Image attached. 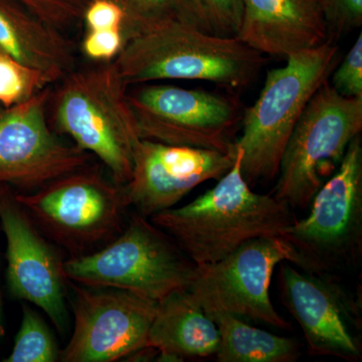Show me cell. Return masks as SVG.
<instances>
[{
    "mask_svg": "<svg viewBox=\"0 0 362 362\" xmlns=\"http://www.w3.org/2000/svg\"><path fill=\"white\" fill-rule=\"evenodd\" d=\"M51 88L47 116L52 129L97 157L112 180L127 185L138 134L128 89L111 62L76 66Z\"/></svg>",
    "mask_w": 362,
    "mask_h": 362,
    "instance_id": "6da1fadb",
    "label": "cell"
},
{
    "mask_svg": "<svg viewBox=\"0 0 362 362\" xmlns=\"http://www.w3.org/2000/svg\"><path fill=\"white\" fill-rule=\"evenodd\" d=\"M235 152L233 168L213 188L149 218L197 266L225 258L247 240L278 235L294 221L284 202L252 190L240 171V152Z\"/></svg>",
    "mask_w": 362,
    "mask_h": 362,
    "instance_id": "7a4b0ae2",
    "label": "cell"
},
{
    "mask_svg": "<svg viewBox=\"0 0 362 362\" xmlns=\"http://www.w3.org/2000/svg\"><path fill=\"white\" fill-rule=\"evenodd\" d=\"M114 63L128 86L197 80L243 89L266 61L237 37L209 35L173 16L126 40Z\"/></svg>",
    "mask_w": 362,
    "mask_h": 362,
    "instance_id": "3957f363",
    "label": "cell"
},
{
    "mask_svg": "<svg viewBox=\"0 0 362 362\" xmlns=\"http://www.w3.org/2000/svg\"><path fill=\"white\" fill-rule=\"evenodd\" d=\"M337 54V45L327 42L287 57L284 66L267 73L256 103L244 110L235 142L240 171L252 187L277 177L290 135L316 90L329 80Z\"/></svg>",
    "mask_w": 362,
    "mask_h": 362,
    "instance_id": "277c9868",
    "label": "cell"
},
{
    "mask_svg": "<svg viewBox=\"0 0 362 362\" xmlns=\"http://www.w3.org/2000/svg\"><path fill=\"white\" fill-rule=\"evenodd\" d=\"M195 271L197 265L175 240L137 213L108 244L65 261L66 277L71 282L122 290L156 303L188 290Z\"/></svg>",
    "mask_w": 362,
    "mask_h": 362,
    "instance_id": "5b68a950",
    "label": "cell"
},
{
    "mask_svg": "<svg viewBox=\"0 0 362 362\" xmlns=\"http://www.w3.org/2000/svg\"><path fill=\"white\" fill-rule=\"evenodd\" d=\"M16 197L42 233L71 257L108 244L123 230L129 209L125 185L85 166Z\"/></svg>",
    "mask_w": 362,
    "mask_h": 362,
    "instance_id": "8992f818",
    "label": "cell"
},
{
    "mask_svg": "<svg viewBox=\"0 0 362 362\" xmlns=\"http://www.w3.org/2000/svg\"><path fill=\"white\" fill-rule=\"evenodd\" d=\"M310 214L278 235L292 247L295 267L337 276L356 268L362 257V142H350L339 168L311 202Z\"/></svg>",
    "mask_w": 362,
    "mask_h": 362,
    "instance_id": "52a82bcc",
    "label": "cell"
},
{
    "mask_svg": "<svg viewBox=\"0 0 362 362\" xmlns=\"http://www.w3.org/2000/svg\"><path fill=\"white\" fill-rule=\"evenodd\" d=\"M361 131L362 99L342 97L326 81L290 135L272 195L290 209H306Z\"/></svg>",
    "mask_w": 362,
    "mask_h": 362,
    "instance_id": "ba28073f",
    "label": "cell"
},
{
    "mask_svg": "<svg viewBox=\"0 0 362 362\" xmlns=\"http://www.w3.org/2000/svg\"><path fill=\"white\" fill-rule=\"evenodd\" d=\"M128 99L141 139L235 156L245 110L237 98L144 83L129 86Z\"/></svg>",
    "mask_w": 362,
    "mask_h": 362,
    "instance_id": "9c48e42d",
    "label": "cell"
},
{
    "mask_svg": "<svg viewBox=\"0 0 362 362\" xmlns=\"http://www.w3.org/2000/svg\"><path fill=\"white\" fill-rule=\"evenodd\" d=\"M283 262L295 265L296 256L280 235L247 240L225 258L197 266L188 292L207 315L232 314L290 330L270 297L274 271Z\"/></svg>",
    "mask_w": 362,
    "mask_h": 362,
    "instance_id": "30bf717a",
    "label": "cell"
},
{
    "mask_svg": "<svg viewBox=\"0 0 362 362\" xmlns=\"http://www.w3.org/2000/svg\"><path fill=\"white\" fill-rule=\"evenodd\" d=\"M0 226L6 240L9 294L35 305L65 335L70 325L66 259L18 202L16 189L6 185H0Z\"/></svg>",
    "mask_w": 362,
    "mask_h": 362,
    "instance_id": "8fae6325",
    "label": "cell"
},
{
    "mask_svg": "<svg viewBox=\"0 0 362 362\" xmlns=\"http://www.w3.org/2000/svg\"><path fill=\"white\" fill-rule=\"evenodd\" d=\"M71 286L74 330L59 361L114 362L146 347L158 303L122 290Z\"/></svg>",
    "mask_w": 362,
    "mask_h": 362,
    "instance_id": "7c38bea8",
    "label": "cell"
},
{
    "mask_svg": "<svg viewBox=\"0 0 362 362\" xmlns=\"http://www.w3.org/2000/svg\"><path fill=\"white\" fill-rule=\"evenodd\" d=\"M51 86L25 103L0 105V185L32 192L89 165L93 156L59 137L49 116Z\"/></svg>",
    "mask_w": 362,
    "mask_h": 362,
    "instance_id": "4fadbf2b",
    "label": "cell"
},
{
    "mask_svg": "<svg viewBox=\"0 0 362 362\" xmlns=\"http://www.w3.org/2000/svg\"><path fill=\"white\" fill-rule=\"evenodd\" d=\"M335 278L280 264L283 301L303 330L309 354L357 361L362 356L361 302Z\"/></svg>",
    "mask_w": 362,
    "mask_h": 362,
    "instance_id": "5bb4252c",
    "label": "cell"
},
{
    "mask_svg": "<svg viewBox=\"0 0 362 362\" xmlns=\"http://www.w3.org/2000/svg\"><path fill=\"white\" fill-rule=\"evenodd\" d=\"M235 156L140 139L133 153L132 175L125 185L130 206L148 218L175 207L202 183L223 177Z\"/></svg>",
    "mask_w": 362,
    "mask_h": 362,
    "instance_id": "9a60e30c",
    "label": "cell"
},
{
    "mask_svg": "<svg viewBox=\"0 0 362 362\" xmlns=\"http://www.w3.org/2000/svg\"><path fill=\"white\" fill-rule=\"evenodd\" d=\"M237 39L267 56L287 57L329 42L322 0H242Z\"/></svg>",
    "mask_w": 362,
    "mask_h": 362,
    "instance_id": "2e32d148",
    "label": "cell"
},
{
    "mask_svg": "<svg viewBox=\"0 0 362 362\" xmlns=\"http://www.w3.org/2000/svg\"><path fill=\"white\" fill-rule=\"evenodd\" d=\"M0 49L40 71L51 85L77 66V47L66 32L16 0H0Z\"/></svg>",
    "mask_w": 362,
    "mask_h": 362,
    "instance_id": "e0dca14e",
    "label": "cell"
},
{
    "mask_svg": "<svg viewBox=\"0 0 362 362\" xmlns=\"http://www.w3.org/2000/svg\"><path fill=\"white\" fill-rule=\"evenodd\" d=\"M218 340L216 324L185 290L159 302L146 347L156 350L159 361H182L216 356Z\"/></svg>",
    "mask_w": 362,
    "mask_h": 362,
    "instance_id": "ac0fdd59",
    "label": "cell"
},
{
    "mask_svg": "<svg viewBox=\"0 0 362 362\" xmlns=\"http://www.w3.org/2000/svg\"><path fill=\"white\" fill-rule=\"evenodd\" d=\"M209 316L220 335L216 354L218 361L294 362L299 357V345L293 338L254 327L232 314Z\"/></svg>",
    "mask_w": 362,
    "mask_h": 362,
    "instance_id": "d6986e66",
    "label": "cell"
},
{
    "mask_svg": "<svg viewBox=\"0 0 362 362\" xmlns=\"http://www.w3.org/2000/svg\"><path fill=\"white\" fill-rule=\"evenodd\" d=\"M176 18L216 37H237L243 18L242 0H171Z\"/></svg>",
    "mask_w": 362,
    "mask_h": 362,
    "instance_id": "ffe728a7",
    "label": "cell"
},
{
    "mask_svg": "<svg viewBox=\"0 0 362 362\" xmlns=\"http://www.w3.org/2000/svg\"><path fill=\"white\" fill-rule=\"evenodd\" d=\"M61 350L47 324L32 307L23 305V319L13 351L4 362H54Z\"/></svg>",
    "mask_w": 362,
    "mask_h": 362,
    "instance_id": "44dd1931",
    "label": "cell"
},
{
    "mask_svg": "<svg viewBox=\"0 0 362 362\" xmlns=\"http://www.w3.org/2000/svg\"><path fill=\"white\" fill-rule=\"evenodd\" d=\"M52 86L44 74L28 68L0 49V105L25 103Z\"/></svg>",
    "mask_w": 362,
    "mask_h": 362,
    "instance_id": "7402d4cb",
    "label": "cell"
},
{
    "mask_svg": "<svg viewBox=\"0 0 362 362\" xmlns=\"http://www.w3.org/2000/svg\"><path fill=\"white\" fill-rule=\"evenodd\" d=\"M125 13V42L169 16H175L171 0H109Z\"/></svg>",
    "mask_w": 362,
    "mask_h": 362,
    "instance_id": "603a6c76",
    "label": "cell"
},
{
    "mask_svg": "<svg viewBox=\"0 0 362 362\" xmlns=\"http://www.w3.org/2000/svg\"><path fill=\"white\" fill-rule=\"evenodd\" d=\"M49 25L66 32L83 20L88 0H16Z\"/></svg>",
    "mask_w": 362,
    "mask_h": 362,
    "instance_id": "cb8c5ba5",
    "label": "cell"
},
{
    "mask_svg": "<svg viewBox=\"0 0 362 362\" xmlns=\"http://www.w3.org/2000/svg\"><path fill=\"white\" fill-rule=\"evenodd\" d=\"M331 87L342 97L362 99V33L344 57L341 64L334 69Z\"/></svg>",
    "mask_w": 362,
    "mask_h": 362,
    "instance_id": "d4e9b609",
    "label": "cell"
},
{
    "mask_svg": "<svg viewBox=\"0 0 362 362\" xmlns=\"http://www.w3.org/2000/svg\"><path fill=\"white\" fill-rule=\"evenodd\" d=\"M322 6L329 42L362 25V0H322Z\"/></svg>",
    "mask_w": 362,
    "mask_h": 362,
    "instance_id": "484cf974",
    "label": "cell"
},
{
    "mask_svg": "<svg viewBox=\"0 0 362 362\" xmlns=\"http://www.w3.org/2000/svg\"><path fill=\"white\" fill-rule=\"evenodd\" d=\"M125 44L120 30H87L81 44V51L90 62L114 61Z\"/></svg>",
    "mask_w": 362,
    "mask_h": 362,
    "instance_id": "4316f807",
    "label": "cell"
},
{
    "mask_svg": "<svg viewBox=\"0 0 362 362\" xmlns=\"http://www.w3.org/2000/svg\"><path fill=\"white\" fill-rule=\"evenodd\" d=\"M82 23L87 30H120L125 33V13L109 0H88Z\"/></svg>",
    "mask_w": 362,
    "mask_h": 362,
    "instance_id": "83f0119b",
    "label": "cell"
},
{
    "mask_svg": "<svg viewBox=\"0 0 362 362\" xmlns=\"http://www.w3.org/2000/svg\"><path fill=\"white\" fill-rule=\"evenodd\" d=\"M6 334V315H4V298H2L1 284H0V340Z\"/></svg>",
    "mask_w": 362,
    "mask_h": 362,
    "instance_id": "f1b7e54d",
    "label": "cell"
}]
</instances>
